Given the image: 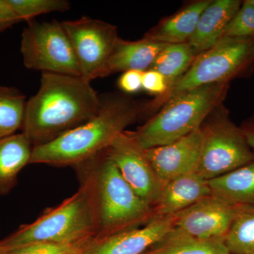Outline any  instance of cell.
Returning a JSON list of instances; mask_svg holds the SVG:
<instances>
[{"instance_id": "1", "label": "cell", "mask_w": 254, "mask_h": 254, "mask_svg": "<svg viewBox=\"0 0 254 254\" xmlns=\"http://www.w3.org/2000/svg\"><path fill=\"white\" fill-rule=\"evenodd\" d=\"M100 95L79 76L42 73L38 92L26 103L22 133L33 147L46 144L96 115Z\"/></svg>"}, {"instance_id": "2", "label": "cell", "mask_w": 254, "mask_h": 254, "mask_svg": "<svg viewBox=\"0 0 254 254\" xmlns=\"http://www.w3.org/2000/svg\"><path fill=\"white\" fill-rule=\"evenodd\" d=\"M100 99L99 110L91 120L54 141L33 147L31 163L75 168L107 149L136 121L138 110L128 97L105 93Z\"/></svg>"}, {"instance_id": "3", "label": "cell", "mask_w": 254, "mask_h": 254, "mask_svg": "<svg viewBox=\"0 0 254 254\" xmlns=\"http://www.w3.org/2000/svg\"><path fill=\"white\" fill-rule=\"evenodd\" d=\"M75 168L91 186L98 218L95 238L143 226L154 216L153 207L132 190L105 150Z\"/></svg>"}, {"instance_id": "4", "label": "cell", "mask_w": 254, "mask_h": 254, "mask_svg": "<svg viewBox=\"0 0 254 254\" xmlns=\"http://www.w3.org/2000/svg\"><path fill=\"white\" fill-rule=\"evenodd\" d=\"M77 191L60 204L46 209L30 224L0 241V254L40 243L69 244L93 240L98 225L91 186L79 178Z\"/></svg>"}, {"instance_id": "5", "label": "cell", "mask_w": 254, "mask_h": 254, "mask_svg": "<svg viewBox=\"0 0 254 254\" xmlns=\"http://www.w3.org/2000/svg\"><path fill=\"white\" fill-rule=\"evenodd\" d=\"M228 83L189 90L165 102V106L132 136L143 150L170 144L198 129L226 95Z\"/></svg>"}, {"instance_id": "6", "label": "cell", "mask_w": 254, "mask_h": 254, "mask_svg": "<svg viewBox=\"0 0 254 254\" xmlns=\"http://www.w3.org/2000/svg\"><path fill=\"white\" fill-rule=\"evenodd\" d=\"M200 128L203 138L195 173L204 180L222 176L254 160V151L240 127L220 105L205 119Z\"/></svg>"}, {"instance_id": "7", "label": "cell", "mask_w": 254, "mask_h": 254, "mask_svg": "<svg viewBox=\"0 0 254 254\" xmlns=\"http://www.w3.org/2000/svg\"><path fill=\"white\" fill-rule=\"evenodd\" d=\"M254 63V38H222L213 48L197 55L191 66L166 92L167 100L189 90L228 83Z\"/></svg>"}, {"instance_id": "8", "label": "cell", "mask_w": 254, "mask_h": 254, "mask_svg": "<svg viewBox=\"0 0 254 254\" xmlns=\"http://www.w3.org/2000/svg\"><path fill=\"white\" fill-rule=\"evenodd\" d=\"M21 53L28 69L81 77L72 45L58 20L28 22L21 34Z\"/></svg>"}, {"instance_id": "9", "label": "cell", "mask_w": 254, "mask_h": 254, "mask_svg": "<svg viewBox=\"0 0 254 254\" xmlns=\"http://www.w3.org/2000/svg\"><path fill=\"white\" fill-rule=\"evenodd\" d=\"M77 58L81 77L99 78L119 38L116 26L87 16L62 21Z\"/></svg>"}, {"instance_id": "10", "label": "cell", "mask_w": 254, "mask_h": 254, "mask_svg": "<svg viewBox=\"0 0 254 254\" xmlns=\"http://www.w3.org/2000/svg\"><path fill=\"white\" fill-rule=\"evenodd\" d=\"M105 151L132 190L153 208L164 185L131 132H123Z\"/></svg>"}, {"instance_id": "11", "label": "cell", "mask_w": 254, "mask_h": 254, "mask_svg": "<svg viewBox=\"0 0 254 254\" xmlns=\"http://www.w3.org/2000/svg\"><path fill=\"white\" fill-rule=\"evenodd\" d=\"M236 209L237 205L209 195L173 215L174 228L201 240L225 239Z\"/></svg>"}, {"instance_id": "12", "label": "cell", "mask_w": 254, "mask_h": 254, "mask_svg": "<svg viewBox=\"0 0 254 254\" xmlns=\"http://www.w3.org/2000/svg\"><path fill=\"white\" fill-rule=\"evenodd\" d=\"M174 216L154 215L143 226L95 238L83 254H143L174 228Z\"/></svg>"}, {"instance_id": "13", "label": "cell", "mask_w": 254, "mask_h": 254, "mask_svg": "<svg viewBox=\"0 0 254 254\" xmlns=\"http://www.w3.org/2000/svg\"><path fill=\"white\" fill-rule=\"evenodd\" d=\"M201 128L170 144L144 150L164 185L182 175L195 173L202 144Z\"/></svg>"}, {"instance_id": "14", "label": "cell", "mask_w": 254, "mask_h": 254, "mask_svg": "<svg viewBox=\"0 0 254 254\" xmlns=\"http://www.w3.org/2000/svg\"><path fill=\"white\" fill-rule=\"evenodd\" d=\"M211 195L208 180L195 173L187 174L164 185L153 212L155 215L173 216Z\"/></svg>"}, {"instance_id": "15", "label": "cell", "mask_w": 254, "mask_h": 254, "mask_svg": "<svg viewBox=\"0 0 254 254\" xmlns=\"http://www.w3.org/2000/svg\"><path fill=\"white\" fill-rule=\"evenodd\" d=\"M240 0H215L200 15L193 34L187 43L195 56L213 48L223 38L227 26L240 9Z\"/></svg>"}, {"instance_id": "16", "label": "cell", "mask_w": 254, "mask_h": 254, "mask_svg": "<svg viewBox=\"0 0 254 254\" xmlns=\"http://www.w3.org/2000/svg\"><path fill=\"white\" fill-rule=\"evenodd\" d=\"M167 45L145 36L136 41H126L119 38L99 78L131 70L147 71Z\"/></svg>"}, {"instance_id": "17", "label": "cell", "mask_w": 254, "mask_h": 254, "mask_svg": "<svg viewBox=\"0 0 254 254\" xmlns=\"http://www.w3.org/2000/svg\"><path fill=\"white\" fill-rule=\"evenodd\" d=\"M33 148L23 133L0 139V195L7 194L16 186L18 173L31 163Z\"/></svg>"}, {"instance_id": "18", "label": "cell", "mask_w": 254, "mask_h": 254, "mask_svg": "<svg viewBox=\"0 0 254 254\" xmlns=\"http://www.w3.org/2000/svg\"><path fill=\"white\" fill-rule=\"evenodd\" d=\"M208 183L212 195L230 204L254 205V159Z\"/></svg>"}, {"instance_id": "19", "label": "cell", "mask_w": 254, "mask_h": 254, "mask_svg": "<svg viewBox=\"0 0 254 254\" xmlns=\"http://www.w3.org/2000/svg\"><path fill=\"white\" fill-rule=\"evenodd\" d=\"M210 2V0H202L192 3L145 37L165 44L187 43L194 33L200 15Z\"/></svg>"}, {"instance_id": "20", "label": "cell", "mask_w": 254, "mask_h": 254, "mask_svg": "<svg viewBox=\"0 0 254 254\" xmlns=\"http://www.w3.org/2000/svg\"><path fill=\"white\" fill-rule=\"evenodd\" d=\"M143 254H230L224 239L201 240L173 228Z\"/></svg>"}, {"instance_id": "21", "label": "cell", "mask_w": 254, "mask_h": 254, "mask_svg": "<svg viewBox=\"0 0 254 254\" xmlns=\"http://www.w3.org/2000/svg\"><path fill=\"white\" fill-rule=\"evenodd\" d=\"M224 243L230 254H254V205H237Z\"/></svg>"}, {"instance_id": "22", "label": "cell", "mask_w": 254, "mask_h": 254, "mask_svg": "<svg viewBox=\"0 0 254 254\" xmlns=\"http://www.w3.org/2000/svg\"><path fill=\"white\" fill-rule=\"evenodd\" d=\"M195 57L188 43L168 44L160 52L149 69L163 74L170 86L187 72Z\"/></svg>"}, {"instance_id": "23", "label": "cell", "mask_w": 254, "mask_h": 254, "mask_svg": "<svg viewBox=\"0 0 254 254\" xmlns=\"http://www.w3.org/2000/svg\"><path fill=\"white\" fill-rule=\"evenodd\" d=\"M26 103L17 88L0 86V139L22 128Z\"/></svg>"}, {"instance_id": "24", "label": "cell", "mask_w": 254, "mask_h": 254, "mask_svg": "<svg viewBox=\"0 0 254 254\" xmlns=\"http://www.w3.org/2000/svg\"><path fill=\"white\" fill-rule=\"evenodd\" d=\"M21 21L27 22L40 15L66 11L71 8L66 0H6Z\"/></svg>"}, {"instance_id": "25", "label": "cell", "mask_w": 254, "mask_h": 254, "mask_svg": "<svg viewBox=\"0 0 254 254\" xmlns=\"http://www.w3.org/2000/svg\"><path fill=\"white\" fill-rule=\"evenodd\" d=\"M223 38H254V6L251 0L242 2L227 26Z\"/></svg>"}, {"instance_id": "26", "label": "cell", "mask_w": 254, "mask_h": 254, "mask_svg": "<svg viewBox=\"0 0 254 254\" xmlns=\"http://www.w3.org/2000/svg\"><path fill=\"white\" fill-rule=\"evenodd\" d=\"M93 240L69 244H34L0 254H83Z\"/></svg>"}, {"instance_id": "27", "label": "cell", "mask_w": 254, "mask_h": 254, "mask_svg": "<svg viewBox=\"0 0 254 254\" xmlns=\"http://www.w3.org/2000/svg\"><path fill=\"white\" fill-rule=\"evenodd\" d=\"M170 84L161 73L155 70L148 69L143 71L142 89L152 94L166 93Z\"/></svg>"}, {"instance_id": "28", "label": "cell", "mask_w": 254, "mask_h": 254, "mask_svg": "<svg viewBox=\"0 0 254 254\" xmlns=\"http://www.w3.org/2000/svg\"><path fill=\"white\" fill-rule=\"evenodd\" d=\"M143 73L136 70L125 71L118 79L119 88L125 93H137L142 89Z\"/></svg>"}, {"instance_id": "29", "label": "cell", "mask_w": 254, "mask_h": 254, "mask_svg": "<svg viewBox=\"0 0 254 254\" xmlns=\"http://www.w3.org/2000/svg\"><path fill=\"white\" fill-rule=\"evenodd\" d=\"M21 21L6 0H0V33Z\"/></svg>"}, {"instance_id": "30", "label": "cell", "mask_w": 254, "mask_h": 254, "mask_svg": "<svg viewBox=\"0 0 254 254\" xmlns=\"http://www.w3.org/2000/svg\"><path fill=\"white\" fill-rule=\"evenodd\" d=\"M247 143L254 150V115L247 119L240 127Z\"/></svg>"}, {"instance_id": "31", "label": "cell", "mask_w": 254, "mask_h": 254, "mask_svg": "<svg viewBox=\"0 0 254 254\" xmlns=\"http://www.w3.org/2000/svg\"><path fill=\"white\" fill-rule=\"evenodd\" d=\"M251 2H252V4H253L254 6V0H251Z\"/></svg>"}]
</instances>
